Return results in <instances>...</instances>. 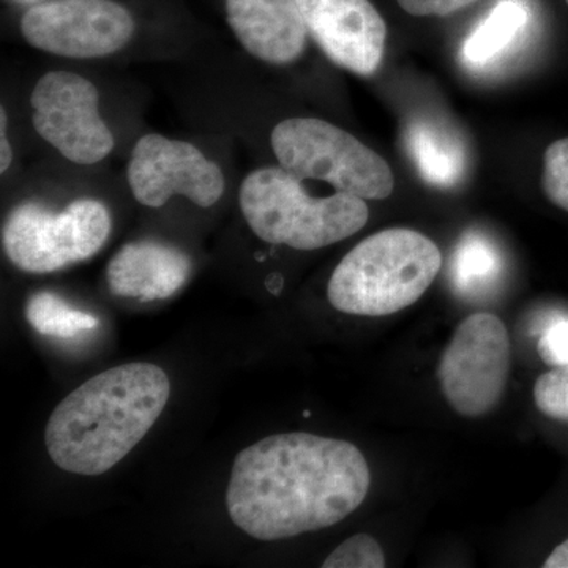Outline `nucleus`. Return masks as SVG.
Segmentation results:
<instances>
[{
    "label": "nucleus",
    "mask_w": 568,
    "mask_h": 568,
    "mask_svg": "<svg viewBox=\"0 0 568 568\" xmlns=\"http://www.w3.org/2000/svg\"><path fill=\"white\" fill-rule=\"evenodd\" d=\"M541 186L552 204L568 212V138L548 145Z\"/></svg>",
    "instance_id": "nucleus-20"
},
{
    "label": "nucleus",
    "mask_w": 568,
    "mask_h": 568,
    "mask_svg": "<svg viewBox=\"0 0 568 568\" xmlns=\"http://www.w3.org/2000/svg\"><path fill=\"white\" fill-rule=\"evenodd\" d=\"M405 144L418 173L429 185L452 189L465 178V145L446 126L429 119H414L406 126Z\"/></svg>",
    "instance_id": "nucleus-14"
},
{
    "label": "nucleus",
    "mask_w": 568,
    "mask_h": 568,
    "mask_svg": "<svg viewBox=\"0 0 568 568\" xmlns=\"http://www.w3.org/2000/svg\"><path fill=\"white\" fill-rule=\"evenodd\" d=\"M306 31L342 69L372 77L386 50L387 26L369 0H295Z\"/></svg>",
    "instance_id": "nucleus-11"
},
{
    "label": "nucleus",
    "mask_w": 568,
    "mask_h": 568,
    "mask_svg": "<svg viewBox=\"0 0 568 568\" xmlns=\"http://www.w3.org/2000/svg\"><path fill=\"white\" fill-rule=\"evenodd\" d=\"M476 2L477 0H398L399 7L413 17H448Z\"/></svg>",
    "instance_id": "nucleus-22"
},
{
    "label": "nucleus",
    "mask_w": 568,
    "mask_h": 568,
    "mask_svg": "<svg viewBox=\"0 0 568 568\" xmlns=\"http://www.w3.org/2000/svg\"><path fill=\"white\" fill-rule=\"evenodd\" d=\"M302 182L282 166L246 175L239 203L257 237L312 252L345 241L368 222V205L362 197L342 192L313 197Z\"/></svg>",
    "instance_id": "nucleus-4"
},
{
    "label": "nucleus",
    "mask_w": 568,
    "mask_h": 568,
    "mask_svg": "<svg viewBox=\"0 0 568 568\" xmlns=\"http://www.w3.org/2000/svg\"><path fill=\"white\" fill-rule=\"evenodd\" d=\"M566 2H567V6H568V0H566Z\"/></svg>",
    "instance_id": "nucleus-25"
},
{
    "label": "nucleus",
    "mask_w": 568,
    "mask_h": 568,
    "mask_svg": "<svg viewBox=\"0 0 568 568\" xmlns=\"http://www.w3.org/2000/svg\"><path fill=\"white\" fill-rule=\"evenodd\" d=\"M537 349L541 361L552 368L568 366V317H558L545 327Z\"/></svg>",
    "instance_id": "nucleus-21"
},
{
    "label": "nucleus",
    "mask_w": 568,
    "mask_h": 568,
    "mask_svg": "<svg viewBox=\"0 0 568 568\" xmlns=\"http://www.w3.org/2000/svg\"><path fill=\"white\" fill-rule=\"evenodd\" d=\"M440 267L443 254L432 239L405 227L381 231L355 245L336 265L328 301L346 315H394L416 304Z\"/></svg>",
    "instance_id": "nucleus-3"
},
{
    "label": "nucleus",
    "mask_w": 568,
    "mask_h": 568,
    "mask_svg": "<svg viewBox=\"0 0 568 568\" xmlns=\"http://www.w3.org/2000/svg\"><path fill=\"white\" fill-rule=\"evenodd\" d=\"M192 274V261L175 246L141 241L123 245L106 268L108 287L119 297L162 301L178 293Z\"/></svg>",
    "instance_id": "nucleus-13"
},
{
    "label": "nucleus",
    "mask_w": 568,
    "mask_h": 568,
    "mask_svg": "<svg viewBox=\"0 0 568 568\" xmlns=\"http://www.w3.org/2000/svg\"><path fill=\"white\" fill-rule=\"evenodd\" d=\"M372 473L347 440L286 433L264 437L234 459L230 517L256 540L274 541L331 528L364 504Z\"/></svg>",
    "instance_id": "nucleus-1"
},
{
    "label": "nucleus",
    "mask_w": 568,
    "mask_h": 568,
    "mask_svg": "<svg viewBox=\"0 0 568 568\" xmlns=\"http://www.w3.org/2000/svg\"><path fill=\"white\" fill-rule=\"evenodd\" d=\"M26 41L70 59H99L121 51L134 33L130 11L114 0H55L26 11Z\"/></svg>",
    "instance_id": "nucleus-9"
},
{
    "label": "nucleus",
    "mask_w": 568,
    "mask_h": 568,
    "mask_svg": "<svg viewBox=\"0 0 568 568\" xmlns=\"http://www.w3.org/2000/svg\"><path fill=\"white\" fill-rule=\"evenodd\" d=\"M280 166L301 181L331 183L362 200H387L395 178L386 160L346 130L315 118H293L272 130Z\"/></svg>",
    "instance_id": "nucleus-5"
},
{
    "label": "nucleus",
    "mask_w": 568,
    "mask_h": 568,
    "mask_svg": "<svg viewBox=\"0 0 568 568\" xmlns=\"http://www.w3.org/2000/svg\"><path fill=\"white\" fill-rule=\"evenodd\" d=\"M234 36L253 58L287 65L304 54L306 26L295 0H226Z\"/></svg>",
    "instance_id": "nucleus-12"
},
{
    "label": "nucleus",
    "mask_w": 568,
    "mask_h": 568,
    "mask_svg": "<svg viewBox=\"0 0 568 568\" xmlns=\"http://www.w3.org/2000/svg\"><path fill=\"white\" fill-rule=\"evenodd\" d=\"M511 368L510 336L503 321L476 313L458 325L437 366V379L448 405L463 417L491 413Z\"/></svg>",
    "instance_id": "nucleus-7"
},
{
    "label": "nucleus",
    "mask_w": 568,
    "mask_h": 568,
    "mask_svg": "<svg viewBox=\"0 0 568 568\" xmlns=\"http://www.w3.org/2000/svg\"><path fill=\"white\" fill-rule=\"evenodd\" d=\"M529 17L528 6L521 0H500L465 40L463 61L473 69L499 61L525 31Z\"/></svg>",
    "instance_id": "nucleus-15"
},
{
    "label": "nucleus",
    "mask_w": 568,
    "mask_h": 568,
    "mask_svg": "<svg viewBox=\"0 0 568 568\" xmlns=\"http://www.w3.org/2000/svg\"><path fill=\"white\" fill-rule=\"evenodd\" d=\"M545 568H568V538L555 548V551L545 560Z\"/></svg>",
    "instance_id": "nucleus-24"
},
{
    "label": "nucleus",
    "mask_w": 568,
    "mask_h": 568,
    "mask_svg": "<svg viewBox=\"0 0 568 568\" xmlns=\"http://www.w3.org/2000/svg\"><path fill=\"white\" fill-rule=\"evenodd\" d=\"M324 568H384L386 556L375 537L357 534L343 541L323 562Z\"/></svg>",
    "instance_id": "nucleus-18"
},
{
    "label": "nucleus",
    "mask_w": 568,
    "mask_h": 568,
    "mask_svg": "<svg viewBox=\"0 0 568 568\" xmlns=\"http://www.w3.org/2000/svg\"><path fill=\"white\" fill-rule=\"evenodd\" d=\"M110 233V211L100 201L78 200L62 212L26 203L11 211L2 241L20 271L51 274L99 253Z\"/></svg>",
    "instance_id": "nucleus-6"
},
{
    "label": "nucleus",
    "mask_w": 568,
    "mask_h": 568,
    "mask_svg": "<svg viewBox=\"0 0 568 568\" xmlns=\"http://www.w3.org/2000/svg\"><path fill=\"white\" fill-rule=\"evenodd\" d=\"M170 392L166 373L144 362L93 376L52 413L44 433L48 454L67 473H108L159 420Z\"/></svg>",
    "instance_id": "nucleus-2"
},
{
    "label": "nucleus",
    "mask_w": 568,
    "mask_h": 568,
    "mask_svg": "<svg viewBox=\"0 0 568 568\" xmlns=\"http://www.w3.org/2000/svg\"><path fill=\"white\" fill-rule=\"evenodd\" d=\"M7 112L6 110H0V141H2V153H0V173H7V170H9L11 160H13V151H11V145L9 138H7Z\"/></svg>",
    "instance_id": "nucleus-23"
},
{
    "label": "nucleus",
    "mask_w": 568,
    "mask_h": 568,
    "mask_svg": "<svg viewBox=\"0 0 568 568\" xmlns=\"http://www.w3.org/2000/svg\"><path fill=\"white\" fill-rule=\"evenodd\" d=\"M503 257L485 235L466 234L454 253L450 278L455 290L467 297L488 293L500 278Z\"/></svg>",
    "instance_id": "nucleus-16"
},
{
    "label": "nucleus",
    "mask_w": 568,
    "mask_h": 568,
    "mask_svg": "<svg viewBox=\"0 0 568 568\" xmlns=\"http://www.w3.org/2000/svg\"><path fill=\"white\" fill-rule=\"evenodd\" d=\"M31 108L37 133L70 162L95 164L114 149V136L99 112V91L80 74H44L33 88Z\"/></svg>",
    "instance_id": "nucleus-8"
},
{
    "label": "nucleus",
    "mask_w": 568,
    "mask_h": 568,
    "mask_svg": "<svg viewBox=\"0 0 568 568\" xmlns=\"http://www.w3.org/2000/svg\"><path fill=\"white\" fill-rule=\"evenodd\" d=\"M26 317L33 331L55 338H74L99 327V317L74 308L48 291L31 295L26 305Z\"/></svg>",
    "instance_id": "nucleus-17"
},
{
    "label": "nucleus",
    "mask_w": 568,
    "mask_h": 568,
    "mask_svg": "<svg viewBox=\"0 0 568 568\" xmlns=\"http://www.w3.org/2000/svg\"><path fill=\"white\" fill-rule=\"evenodd\" d=\"M129 185L134 200L148 207H163L181 194L205 209L223 196L224 175L190 142L145 134L130 156Z\"/></svg>",
    "instance_id": "nucleus-10"
},
{
    "label": "nucleus",
    "mask_w": 568,
    "mask_h": 568,
    "mask_svg": "<svg viewBox=\"0 0 568 568\" xmlns=\"http://www.w3.org/2000/svg\"><path fill=\"white\" fill-rule=\"evenodd\" d=\"M534 402L544 416L568 424V366L552 368L538 377Z\"/></svg>",
    "instance_id": "nucleus-19"
}]
</instances>
